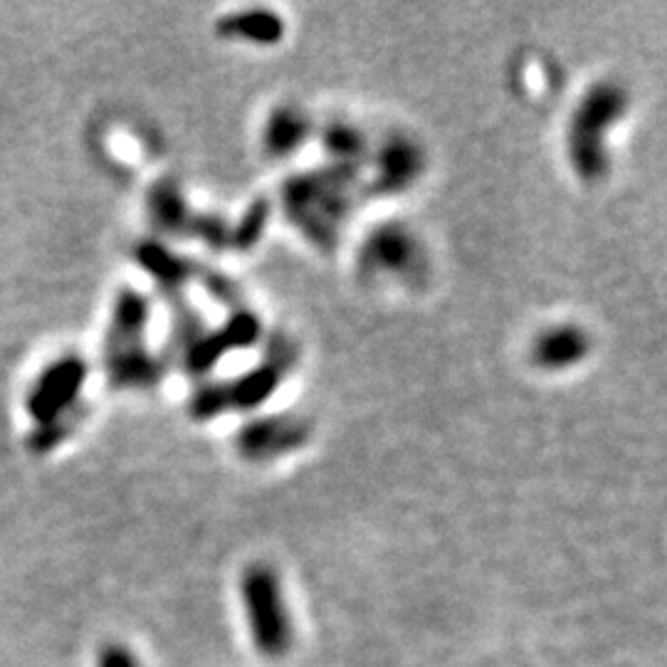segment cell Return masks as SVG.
<instances>
[{
    "mask_svg": "<svg viewBox=\"0 0 667 667\" xmlns=\"http://www.w3.org/2000/svg\"><path fill=\"white\" fill-rule=\"evenodd\" d=\"M242 596L258 648L268 655H282L290 645V623L284 616L278 581L268 569H250Z\"/></svg>",
    "mask_w": 667,
    "mask_h": 667,
    "instance_id": "6da1fadb",
    "label": "cell"
},
{
    "mask_svg": "<svg viewBox=\"0 0 667 667\" xmlns=\"http://www.w3.org/2000/svg\"><path fill=\"white\" fill-rule=\"evenodd\" d=\"M584 336L574 330H554L542 334L536 342V358L546 368L571 366L576 358L584 354Z\"/></svg>",
    "mask_w": 667,
    "mask_h": 667,
    "instance_id": "7a4b0ae2",
    "label": "cell"
},
{
    "mask_svg": "<svg viewBox=\"0 0 667 667\" xmlns=\"http://www.w3.org/2000/svg\"><path fill=\"white\" fill-rule=\"evenodd\" d=\"M100 667H142L132 650L122 648V645H110L100 655Z\"/></svg>",
    "mask_w": 667,
    "mask_h": 667,
    "instance_id": "3957f363",
    "label": "cell"
}]
</instances>
